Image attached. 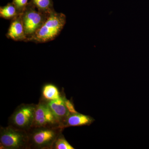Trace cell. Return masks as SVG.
<instances>
[{"instance_id":"12","label":"cell","mask_w":149,"mask_h":149,"mask_svg":"<svg viewBox=\"0 0 149 149\" xmlns=\"http://www.w3.org/2000/svg\"><path fill=\"white\" fill-rule=\"evenodd\" d=\"M19 15L13 3H9L4 6L1 7L0 16L6 19H12Z\"/></svg>"},{"instance_id":"14","label":"cell","mask_w":149,"mask_h":149,"mask_svg":"<svg viewBox=\"0 0 149 149\" xmlns=\"http://www.w3.org/2000/svg\"><path fill=\"white\" fill-rule=\"evenodd\" d=\"M28 0H13V3L16 7L19 14H21L28 4Z\"/></svg>"},{"instance_id":"7","label":"cell","mask_w":149,"mask_h":149,"mask_svg":"<svg viewBox=\"0 0 149 149\" xmlns=\"http://www.w3.org/2000/svg\"><path fill=\"white\" fill-rule=\"evenodd\" d=\"M63 92L61 93V96L58 99L54 100L47 102L48 105L57 118L59 122L63 128V124L66 121L70 113L68 111L64 100Z\"/></svg>"},{"instance_id":"5","label":"cell","mask_w":149,"mask_h":149,"mask_svg":"<svg viewBox=\"0 0 149 149\" xmlns=\"http://www.w3.org/2000/svg\"><path fill=\"white\" fill-rule=\"evenodd\" d=\"M36 104H22L9 118L8 125L28 131L33 125Z\"/></svg>"},{"instance_id":"2","label":"cell","mask_w":149,"mask_h":149,"mask_svg":"<svg viewBox=\"0 0 149 149\" xmlns=\"http://www.w3.org/2000/svg\"><path fill=\"white\" fill-rule=\"evenodd\" d=\"M64 129L61 126L32 127L27 131L29 149H52Z\"/></svg>"},{"instance_id":"1","label":"cell","mask_w":149,"mask_h":149,"mask_svg":"<svg viewBox=\"0 0 149 149\" xmlns=\"http://www.w3.org/2000/svg\"><path fill=\"white\" fill-rule=\"evenodd\" d=\"M66 22L65 15L55 11L49 15L42 27L27 42L38 44L48 42L55 40L60 34Z\"/></svg>"},{"instance_id":"13","label":"cell","mask_w":149,"mask_h":149,"mask_svg":"<svg viewBox=\"0 0 149 149\" xmlns=\"http://www.w3.org/2000/svg\"><path fill=\"white\" fill-rule=\"evenodd\" d=\"M70 144L68 142L64 136L61 133L57 139L52 149H74Z\"/></svg>"},{"instance_id":"11","label":"cell","mask_w":149,"mask_h":149,"mask_svg":"<svg viewBox=\"0 0 149 149\" xmlns=\"http://www.w3.org/2000/svg\"><path fill=\"white\" fill-rule=\"evenodd\" d=\"M61 96L57 88L54 85L48 84L44 85L42 90V98L47 102L58 99Z\"/></svg>"},{"instance_id":"6","label":"cell","mask_w":149,"mask_h":149,"mask_svg":"<svg viewBox=\"0 0 149 149\" xmlns=\"http://www.w3.org/2000/svg\"><path fill=\"white\" fill-rule=\"evenodd\" d=\"M57 126L62 127L48 105L47 102L41 98L39 103L36 105L34 122L32 128Z\"/></svg>"},{"instance_id":"3","label":"cell","mask_w":149,"mask_h":149,"mask_svg":"<svg viewBox=\"0 0 149 149\" xmlns=\"http://www.w3.org/2000/svg\"><path fill=\"white\" fill-rule=\"evenodd\" d=\"M1 149H29V136L25 130L8 125L0 128Z\"/></svg>"},{"instance_id":"8","label":"cell","mask_w":149,"mask_h":149,"mask_svg":"<svg viewBox=\"0 0 149 149\" xmlns=\"http://www.w3.org/2000/svg\"><path fill=\"white\" fill-rule=\"evenodd\" d=\"M11 20L10 25L6 34V37L14 41L26 42L27 38L24 32L21 14Z\"/></svg>"},{"instance_id":"9","label":"cell","mask_w":149,"mask_h":149,"mask_svg":"<svg viewBox=\"0 0 149 149\" xmlns=\"http://www.w3.org/2000/svg\"><path fill=\"white\" fill-rule=\"evenodd\" d=\"M95 119L90 116L77 112L70 113L63 124L64 128L73 126L90 125L95 121Z\"/></svg>"},{"instance_id":"10","label":"cell","mask_w":149,"mask_h":149,"mask_svg":"<svg viewBox=\"0 0 149 149\" xmlns=\"http://www.w3.org/2000/svg\"><path fill=\"white\" fill-rule=\"evenodd\" d=\"M29 2L42 13L49 15L55 11L52 0H31Z\"/></svg>"},{"instance_id":"15","label":"cell","mask_w":149,"mask_h":149,"mask_svg":"<svg viewBox=\"0 0 149 149\" xmlns=\"http://www.w3.org/2000/svg\"><path fill=\"white\" fill-rule=\"evenodd\" d=\"M63 98H64L65 104L67 108L70 113H77V111L74 108V104H73L72 101H71V100H68L66 98L64 93H63Z\"/></svg>"},{"instance_id":"4","label":"cell","mask_w":149,"mask_h":149,"mask_svg":"<svg viewBox=\"0 0 149 149\" xmlns=\"http://www.w3.org/2000/svg\"><path fill=\"white\" fill-rule=\"evenodd\" d=\"M50 15V14H49ZM49 15L39 11L30 2L21 14L27 42L47 20Z\"/></svg>"}]
</instances>
